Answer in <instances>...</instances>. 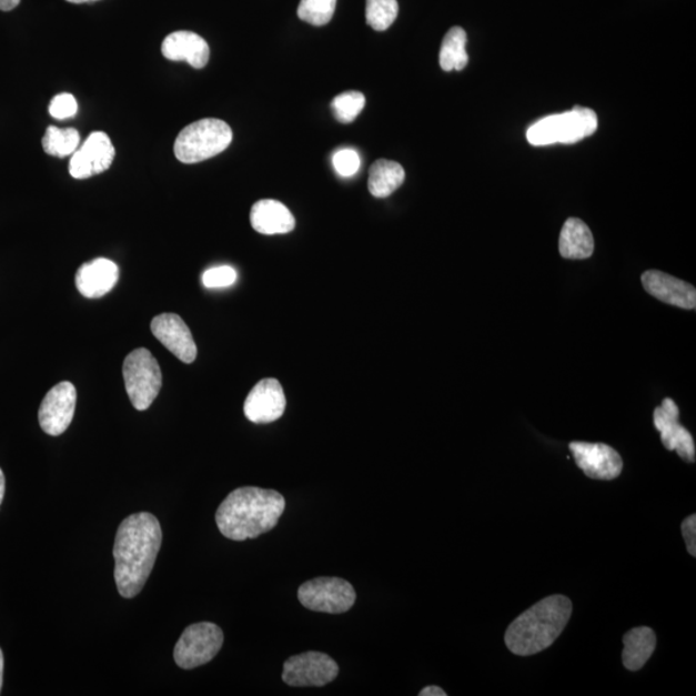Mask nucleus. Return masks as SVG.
Masks as SVG:
<instances>
[{"label": "nucleus", "mask_w": 696, "mask_h": 696, "mask_svg": "<svg viewBox=\"0 0 696 696\" xmlns=\"http://www.w3.org/2000/svg\"><path fill=\"white\" fill-rule=\"evenodd\" d=\"M162 541V526L148 512L128 516L120 524L113 551L120 596L133 598L140 594L153 572Z\"/></svg>", "instance_id": "nucleus-1"}, {"label": "nucleus", "mask_w": 696, "mask_h": 696, "mask_svg": "<svg viewBox=\"0 0 696 696\" xmlns=\"http://www.w3.org/2000/svg\"><path fill=\"white\" fill-rule=\"evenodd\" d=\"M285 510V500L275 491L239 487L221 503L215 523L223 537L242 542L274 529Z\"/></svg>", "instance_id": "nucleus-2"}, {"label": "nucleus", "mask_w": 696, "mask_h": 696, "mask_svg": "<svg viewBox=\"0 0 696 696\" xmlns=\"http://www.w3.org/2000/svg\"><path fill=\"white\" fill-rule=\"evenodd\" d=\"M572 613L573 604L566 596L543 598L510 624L504 643L518 657L546 650L563 634Z\"/></svg>", "instance_id": "nucleus-3"}, {"label": "nucleus", "mask_w": 696, "mask_h": 696, "mask_svg": "<svg viewBox=\"0 0 696 696\" xmlns=\"http://www.w3.org/2000/svg\"><path fill=\"white\" fill-rule=\"evenodd\" d=\"M231 141L232 130L223 120L200 119L180 132L174 142V155L185 164L204 162L225 151Z\"/></svg>", "instance_id": "nucleus-4"}, {"label": "nucleus", "mask_w": 696, "mask_h": 696, "mask_svg": "<svg viewBox=\"0 0 696 696\" xmlns=\"http://www.w3.org/2000/svg\"><path fill=\"white\" fill-rule=\"evenodd\" d=\"M598 119L594 110L575 107L567 113L549 115L538 120L526 132L533 147H549L555 143H577L594 134Z\"/></svg>", "instance_id": "nucleus-5"}, {"label": "nucleus", "mask_w": 696, "mask_h": 696, "mask_svg": "<svg viewBox=\"0 0 696 696\" xmlns=\"http://www.w3.org/2000/svg\"><path fill=\"white\" fill-rule=\"evenodd\" d=\"M123 377L128 396L135 410H149L162 389V371L148 349H135L123 364Z\"/></svg>", "instance_id": "nucleus-6"}, {"label": "nucleus", "mask_w": 696, "mask_h": 696, "mask_svg": "<svg viewBox=\"0 0 696 696\" xmlns=\"http://www.w3.org/2000/svg\"><path fill=\"white\" fill-rule=\"evenodd\" d=\"M223 645V632L218 624L203 622L193 624L183 632L173 657L183 669H194L210 663Z\"/></svg>", "instance_id": "nucleus-7"}, {"label": "nucleus", "mask_w": 696, "mask_h": 696, "mask_svg": "<svg viewBox=\"0 0 696 696\" xmlns=\"http://www.w3.org/2000/svg\"><path fill=\"white\" fill-rule=\"evenodd\" d=\"M299 599L309 611L342 614L355 605L356 592L345 579L320 577L302 584Z\"/></svg>", "instance_id": "nucleus-8"}, {"label": "nucleus", "mask_w": 696, "mask_h": 696, "mask_svg": "<svg viewBox=\"0 0 696 696\" xmlns=\"http://www.w3.org/2000/svg\"><path fill=\"white\" fill-rule=\"evenodd\" d=\"M339 674V664L330 655L307 652L284 662L283 682L293 687H323Z\"/></svg>", "instance_id": "nucleus-9"}, {"label": "nucleus", "mask_w": 696, "mask_h": 696, "mask_svg": "<svg viewBox=\"0 0 696 696\" xmlns=\"http://www.w3.org/2000/svg\"><path fill=\"white\" fill-rule=\"evenodd\" d=\"M77 406V390L71 382L56 385L39 407V425L47 435L60 436L71 425Z\"/></svg>", "instance_id": "nucleus-10"}, {"label": "nucleus", "mask_w": 696, "mask_h": 696, "mask_svg": "<svg viewBox=\"0 0 696 696\" xmlns=\"http://www.w3.org/2000/svg\"><path fill=\"white\" fill-rule=\"evenodd\" d=\"M114 158L115 148L109 135L105 132H93L71 157L70 175L77 180L91 179L108 171Z\"/></svg>", "instance_id": "nucleus-11"}, {"label": "nucleus", "mask_w": 696, "mask_h": 696, "mask_svg": "<svg viewBox=\"0 0 696 696\" xmlns=\"http://www.w3.org/2000/svg\"><path fill=\"white\" fill-rule=\"evenodd\" d=\"M569 450L577 466L589 478L609 482L622 474V457L609 445L574 442L571 443Z\"/></svg>", "instance_id": "nucleus-12"}, {"label": "nucleus", "mask_w": 696, "mask_h": 696, "mask_svg": "<svg viewBox=\"0 0 696 696\" xmlns=\"http://www.w3.org/2000/svg\"><path fill=\"white\" fill-rule=\"evenodd\" d=\"M654 426L659 431L662 443L668 451H675L687 463L695 462V443L689 431L679 423V410L672 399H664L654 411Z\"/></svg>", "instance_id": "nucleus-13"}, {"label": "nucleus", "mask_w": 696, "mask_h": 696, "mask_svg": "<svg viewBox=\"0 0 696 696\" xmlns=\"http://www.w3.org/2000/svg\"><path fill=\"white\" fill-rule=\"evenodd\" d=\"M286 399L284 390L275 379L262 380L245 399L244 414L255 425H266L282 418Z\"/></svg>", "instance_id": "nucleus-14"}, {"label": "nucleus", "mask_w": 696, "mask_h": 696, "mask_svg": "<svg viewBox=\"0 0 696 696\" xmlns=\"http://www.w3.org/2000/svg\"><path fill=\"white\" fill-rule=\"evenodd\" d=\"M151 332L182 363L195 362L198 355L195 341L182 317L175 314L159 315L151 322Z\"/></svg>", "instance_id": "nucleus-15"}, {"label": "nucleus", "mask_w": 696, "mask_h": 696, "mask_svg": "<svg viewBox=\"0 0 696 696\" xmlns=\"http://www.w3.org/2000/svg\"><path fill=\"white\" fill-rule=\"evenodd\" d=\"M642 282L647 293L670 306L684 310L696 307L695 286L685 283L684 280L664 274L662 271L649 270L644 272Z\"/></svg>", "instance_id": "nucleus-16"}, {"label": "nucleus", "mask_w": 696, "mask_h": 696, "mask_svg": "<svg viewBox=\"0 0 696 696\" xmlns=\"http://www.w3.org/2000/svg\"><path fill=\"white\" fill-rule=\"evenodd\" d=\"M119 280V268L108 259L83 263L77 272L75 284L85 299H101L114 290Z\"/></svg>", "instance_id": "nucleus-17"}, {"label": "nucleus", "mask_w": 696, "mask_h": 696, "mask_svg": "<svg viewBox=\"0 0 696 696\" xmlns=\"http://www.w3.org/2000/svg\"><path fill=\"white\" fill-rule=\"evenodd\" d=\"M162 53L167 60L186 61L195 69H203L210 61V46L193 31H175L164 39Z\"/></svg>", "instance_id": "nucleus-18"}, {"label": "nucleus", "mask_w": 696, "mask_h": 696, "mask_svg": "<svg viewBox=\"0 0 696 696\" xmlns=\"http://www.w3.org/2000/svg\"><path fill=\"white\" fill-rule=\"evenodd\" d=\"M252 228L263 235L288 234L295 228L290 210L278 200L263 199L252 206Z\"/></svg>", "instance_id": "nucleus-19"}, {"label": "nucleus", "mask_w": 696, "mask_h": 696, "mask_svg": "<svg viewBox=\"0 0 696 696\" xmlns=\"http://www.w3.org/2000/svg\"><path fill=\"white\" fill-rule=\"evenodd\" d=\"M559 254L566 260H587L595 252V239L589 228L579 219L564 223L558 242Z\"/></svg>", "instance_id": "nucleus-20"}, {"label": "nucleus", "mask_w": 696, "mask_h": 696, "mask_svg": "<svg viewBox=\"0 0 696 696\" xmlns=\"http://www.w3.org/2000/svg\"><path fill=\"white\" fill-rule=\"evenodd\" d=\"M622 659L628 670L642 669L657 647V635L649 627H637L623 637Z\"/></svg>", "instance_id": "nucleus-21"}, {"label": "nucleus", "mask_w": 696, "mask_h": 696, "mask_svg": "<svg viewBox=\"0 0 696 696\" xmlns=\"http://www.w3.org/2000/svg\"><path fill=\"white\" fill-rule=\"evenodd\" d=\"M404 181L403 165L392 162V160L380 159L371 168L367 189L374 198H389L403 185Z\"/></svg>", "instance_id": "nucleus-22"}, {"label": "nucleus", "mask_w": 696, "mask_h": 696, "mask_svg": "<svg viewBox=\"0 0 696 696\" xmlns=\"http://www.w3.org/2000/svg\"><path fill=\"white\" fill-rule=\"evenodd\" d=\"M467 34L460 27H454L444 37L442 50H440V67L444 71H461L467 67L468 54L466 51Z\"/></svg>", "instance_id": "nucleus-23"}, {"label": "nucleus", "mask_w": 696, "mask_h": 696, "mask_svg": "<svg viewBox=\"0 0 696 696\" xmlns=\"http://www.w3.org/2000/svg\"><path fill=\"white\" fill-rule=\"evenodd\" d=\"M44 153L51 157L67 158L79 148L80 134L75 128L48 127L43 138Z\"/></svg>", "instance_id": "nucleus-24"}, {"label": "nucleus", "mask_w": 696, "mask_h": 696, "mask_svg": "<svg viewBox=\"0 0 696 696\" xmlns=\"http://www.w3.org/2000/svg\"><path fill=\"white\" fill-rule=\"evenodd\" d=\"M397 13V0H366V22L374 30H387L395 22Z\"/></svg>", "instance_id": "nucleus-25"}, {"label": "nucleus", "mask_w": 696, "mask_h": 696, "mask_svg": "<svg viewBox=\"0 0 696 696\" xmlns=\"http://www.w3.org/2000/svg\"><path fill=\"white\" fill-rule=\"evenodd\" d=\"M337 0H301L299 18L314 27L331 22Z\"/></svg>", "instance_id": "nucleus-26"}, {"label": "nucleus", "mask_w": 696, "mask_h": 696, "mask_svg": "<svg viewBox=\"0 0 696 696\" xmlns=\"http://www.w3.org/2000/svg\"><path fill=\"white\" fill-rule=\"evenodd\" d=\"M365 107V95L362 92L350 91L334 98L332 110L341 123H352L362 113Z\"/></svg>", "instance_id": "nucleus-27"}, {"label": "nucleus", "mask_w": 696, "mask_h": 696, "mask_svg": "<svg viewBox=\"0 0 696 696\" xmlns=\"http://www.w3.org/2000/svg\"><path fill=\"white\" fill-rule=\"evenodd\" d=\"M238 279L235 269L231 266H219L206 270L203 274L202 282L208 290H219V288H228L234 285Z\"/></svg>", "instance_id": "nucleus-28"}, {"label": "nucleus", "mask_w": 696, "mask_h": 696, "mask_svg": "<svg viewBox=\"0 0 696 696\" xmlns=\"http://www.w3.org/2000/svg\"><path fill=\"white\" fill-rule=\"evenodd\" d=\"M360 155L357 151L352 149H342L333 157L334 170L341 175V178H352L360 170Z\"/></svg>", "instance_id": "nucleus-29"}, {"label": "nucleus", "mask_w": 696, "mask_h": 696, "mask_svg": "<svg viewBox=\"0 0 696 696\" xmlns=\"http://www.w3.org/2000/svg\"><path fill=\"white\" fill-rule=\"evenodd\" d=\"M50 115L54 119H70L78 113V102L73 94L60 93L54 95L50 103Z\"/></svg>", "instance_id": "nucleus-30"}, {"label": "nucleus", "mask_w": 696, "mask_h": 696, "mask_svg": "<svg viewBox=\"0 0 696 696\" xmlns=\"http://www.w3.org/2000/svg\"><path fill=\"white\" fill-rule=\"evenodd\" d=\"M684 539L686 542L687 551L689 554L696 556V515H692L684 520L682 525Z\"/></svg>", "instance_id": "nucleus-31"}, {"label": "nucleus", "mask_w": 696, "mask_h": 696, "mask_svg": "<svg viewBox=\"0 0 696 696\" xmlns=\"http://www.w3.org/2000/svg\"><path fill=\"white\" fill-rule=\"evenodd\" d=\"M420 696H446V693L438 686H427L420 692Z\"/></svg>", "instance_id": "nucleus-32"}, {"label": "nucleus", "mask_w": 696, "mask_h": 696, "mask_svg": "<svg viewBox=\"0 0 696 696\" xmlns=\"http://www.w3.org/2000/svg\"><path fill=\"white\" fill-rule=\"evenodd\" d=\"M20 2L21 0H0V11H12Z\"/></svg>", "instance_id": "nucleus-33"}, {"label": "nucleus", "mask_w": 696, "mask_h": 696, "mask_svg": "<svg viewBox=\"0 0 696 696\" xmlns=\"http://www.w3.org/2000/svg\"><path fill=\"white\" fill-rule=\"evenodd\" d=\"M6 493V478L2 468H0V504H2Z\"/></svg>", "instance_id": "nucleus-34"}, {"label": "nucleus", "mask_w": 696, "mask_h": 696, "mask_svg": "<svg viewBox=\"0 0 696 696\" xmlns=\"http://www.w3.org/2000/svg\"><path fill=\"white\" fill-rule=\"evenodd\" d=\"M3 670H4V658H3L2 650H0V692H2V685H3Z\"/></svg>", "instance_id": "nucleus-35"}, {"label": "nucleus", "mask_w": 696, "mask_h": 696, "mask_svg": "<svg viewBox=\"0 0 696 696\" xmlns=\"http://www.w3.org/2000/svg\"><path fill=\"white\" fill-rule=\"evenodd\" d=\"M67 2L74 3V4H83V3L99 2V0H67Z\"/></svg>", "instance_id": "nucleus-36"}]
</instances>
